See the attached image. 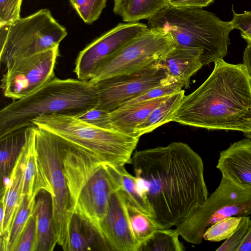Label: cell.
Wrapping results in <instances>:
<instances>
[{
  "label": "cell",
  "mask_w": 251,
  "mask_h": 251,
  "mask_svg": "<svg viewBox=\"0 0 251 251\" xmlns=\"http://www.w3.org/2000/svg\"><path fill=\"white\" fill-rule=\"evenodd\" d=\"M175 46L169 33L149 28L106 57L95 70L89 81L95 84L146 68L156 63Z\"/></svg>",
  "instance_id": "obj_10"
},
{
  "label": "cell",
  "mask_w": 251,
  "mask_h": 251,
  "mask_svg": "<svg viewBox=\"0 0 251 251\" xmlns=\"http://www.w3.org/2000/svg\"><path fill=\"white\" fill-rule=\"evenodd\" d=\"M58 136L74 212L104 237L100 224L109 199L121 188L118 166L100 162Z\"/></svg>",
  "instance_id": "obj_3"
},
{
  "label": "cell",
  "mask_w": 251,
  "mask_h": 251,
  "mask_svg": "<svg viewBox=\"0 0 251 251\" xmlns=\"http://www.w3.org/2000/svg\"><path fill=\"white\" fill-rule=\"evenodd\" d=\"M26 128L0 138L1 193L9 182L11 174L25 143Z\"/></svg>",
  "instance_id": "obj_22"
},
{
  "label": "cell",
  "mask_w": 251,
  "mask_h": 251,
  "mask_svg": "<svg viewBox=\"0 0 251 251\" xmlns=\"http://www.w3.org/2000/svg\"><path fill=\"white\" fill-rule=\"evenodd\" d=\"M237 251H251V223Z\"/></svg>",
  "instance_id": "obj_39"
},
{
  "label": "cell",
  "mask_w": 251,
  "mask_h": 251,
  "mask_svg": "<svg viewBox=\"0 0 251 251\" xmlns=\"http://www.w3.org/2000/svg\"><path fill=\"white\" fill-rule=\"evenodd\" d=\"M169 5V0H114L113 12L127 23L152 18Z\"/></svg>",
  "instance_id": "obj_21"
},
{
  "label": "cell",
  "mask_w": 251,
  "mask_h": 251,
  "mask_svg": "<svg viewBox=\"0 0 251 251\" xmlns=\"http://www.w3.org/2000/svg\"><path fill=\"white\" fill-rule=\"evenodd\" d=\"M23 148L11 174L9 182L1 193L5 195V216L3 229L0 233L1 251L7 250L11 227L25 196V168Z\"/></svg>",
  "instance_id": "obj_17"
},
{
  "label": "cell",
  "mask_w": 251,
  "mask_h": 251,
  "mask_svg": "<svg viewBox=\"0 0 251 251\" xmlns=\"http://www.w3.org/2000/svg\"><path fill=\"white\" fill-rule=\"evenodd\" d=\"M149 27L141 23H119L87 45L78 54L74 70L78 79L89 80L95 70L108 56Z\"/></svg>",
  "instance_id": "obj_13"
},
{
  "label": "cell",
  "mask_w": 251,
  "mask_h": 251,
  "mask_svg": "<svg viewBox=\"0 0 251 251\" xmlns=\"http://www.w3.org/2000/svg\"><path fill=\"white\" fill-rule=\"evenodd\" d=\"M202 55L201 50L175 46L156 64L164 70L171 81L188 89L191 77L203 66Z\"/></svg>",
  "instance_id": "obj_15"
},
{
  "label": "cell",
  "mask_w": 251,
  "mask_h": 251,
  "mask_svg": "<svg viewBox=\"0 0 251 251\" xmlns=\"http://www.w3.org/2000/svg\"><path fill=\"white\" fill-rule=\"evenodd\" d=\"M98 104L96 84L79 79L53 77L27 96L0 111V138L34 126L42 116L61 114L76 116Z\"/></svg>",
  "instance_id": "obj_4"
},
{
  "label": "cell",
  "mask_w": 251,
  "mask_h": 251,
  "mask_svg": "<svg viewBox=\"0 0 251 251\" xmlns=\"http://www.w3.org/2000/svg\"><path fill=\"white\" fill-rule=\"evenodd\" d=\"M111 251L105 238L91 225L74 214L69 226L68 251Z\"/></svg>",
  "instance_id": "obj_19"
},
{
  "label": "cell",
  "mask_w": 251,
  "mask_h": 251,
  "mask_svg": "<svg viewBox=\"0 0 251 251\" xmlns=\"http://www.w3.org/2000/svg\"><path fill=\"white\" fill-rule=\"evenodd\" d=\"M242 217H230L215 223L205 230L203 239L211 242L226 240L236 229Z\"/></svg>",
  "instance_id": "obj_29"
},
{
  "label": "cell",
  "mask_w": 251,
  "mask_h": 251,
  "mask_svg": "<svg viewBox=\"0 0 251 251\" xmlns=\"http://www.w3.org/2000/svg\"><path fill=\"white\" fill-rule=\"evenodd\" d=\"M250 214L251 186L237 183L222 175L219 186L205 203L176 226V230L186 241L199 244L205 230L215 223L230 217Z\"/></svg>",
  "instance_id": "obj_8"
},
{
  "label": "cell",
  "mask_w": 251,
  "mask_h": 251,
  "mask_svg": "<svg viewBox=\"0 0 251 251\" xmlns=\"http://www.w3.org/2000/svg\"><path fill=\"white\" fill-rule=\"evenodd\" d=\"M183 87V86L178 82L162 84L146 91L138 96L127 101L124 105L170 96L175 93L181 91Z\"/></svg>",
  "instance_id": "obj_31"
},
{
  "label": "cell",
  "mask_w": 251,
  "mask_h": 251,
  "mask_svg": "<svg viewBox=\"0 0 251 251\" xmlns=\"http://www.w3.org/2000/svg\"><path fill=\"white\" fill-rule=\"evenodd\" d=\"M32 123L60 136L95 159L117 166L131 164L132 154L140 138L114 129L93 126L70 115L42 116Z\"/></svg>",
  "instance_id": "obj_6"
},
{
  "label": "cell",
  "mask_w": 251,
  "mask_h": 251,
  "mask_svg": "<svg viewBox=\"0 0 251 251\" xmlns=\"http://www.w3.org/2000/svg\"><path fill=\"white\" fill-rule=\"evenodd\" d=\"M119 170L121 185L120 190L136 207L146 214L155 218V213L148 200L144 182L140 177L129 174L125 166H119Z\"/></svg>",
  "instance_id": "obj_23"
},
{
  "label": "cell",
  "mask_w": 251,
  "mask_h": 251,
  "mask_svg": "<svg viewBox=\"0 0 251 251\" xmlns=\"http://www.w3.org/2000/svg\"><path fill=\"white\" fill-rule=\"evenodd\" d=\"M59 46L16 59L6 67L0 87L3 95L13 100L34 92L55 76Z\"/></svg>",
  "instance_id": "obj_11"
},
{
  "label": "cell",
  "mask_w": 251,
  "mask_h": 251,
  "mask_svg": "<svg viewBox=\"0 0 251 251\" xmlns=\"http://www.w3.org/2000/svg\"><path fill=\"white\" fill-rule=\"evenodd\" d=\"M171 82L164 70L155 63L139 71L113 76L95 83L97 107L111 112L146 91Z\"/></svg>",
  "instance_id": "obj_12"
},
{
  "label": "cell",
  "mask_w": 251,
  "mask_h": 251,
  "mask_svg": "<svg viewBox=\"0 0 251 251\" xmlns=\"http://www.w3.org/2000/svg\"><path fill=\"white\" fill-rule=\"evenodd\" d=\"M215 0H169V5L176 7H206L213 3Z\"/></svg>",
  "instance_id": "obj_37"
},
{
  "label": "cell",
  "mask_w": 251,
  "mask_h": 251,
  "mask_svg": "<svg viewBox=\"0 0 251 251\" xmlns=\"http://www.w3.org/2000/svg\"><path fill=\"white\" fill-rule=\"evenodd\" d=\"M141 178L162 228L177 226L208 197L201 156L181 142L136 151L131 164Z\"/></svg>",
  "instance_id": "obj_1"
},
{
  "label": "cell",
  "mask_w": 251,
  "mask_h": 251,
  "mask_svg": "<svg viewBox=\"0 0 251 251\" xmlns=\"http://www.w3.org/2000/svg\"><path fill=\"white\" fill-rule=\"evenodd\" d=\"M184 93L183 89L175 93L155 108L146 120L138 127L137 136L140 137L161 126L172 122L173 115L185 96Z\"/></svg>",
  "instance_id": "obj_24"
},
{
  "label": "cell",
  "mask_w": 251,
  "mask_h": 251,
  "mask_svg": "<svg viewBox=\"0 0 251 251\" xmlns=\"http://www.w3.org/2000/svg\"><path fill=\"white\" fill-rule=\"evenodd\" d=\"M33 214L36 222V251H52L57 244L54 232L50 195L41 196L36 201Z\"/></svg>",
  "instance_id": "obj_20"
},
{
  "label": "cell",
  "mask_w": 251,
  "mask_h": 251,
  "mask_svg": "<svg viewBox=\"0 0 251 251\" xmlns=\"http://www.w3.org/2000/svg\"><path fill=\"white\" fill-rule=\"evenodd\" d=\"M245 135H246V137H248L251 139V131L249 132L245 133Z\"/></svg>",
  "instance_id": "obj_40"
},
{
  "label": "cell",
  "mask_w": 251,
  "mask_h": 251,
  "mask_svg": "<svg viewBox=\"0 0 251 251\" xmlns=\"http://www.w3.org/2000/svg\"><path fill=\"white\" fill-rule=\"evenodd\" d=\"M148 26L169 33L175 46L201 50L203 66L227 55L229 34L234 29L231 21H222L202 8L169 5L148 20Z\"/></svg>",
  "instance_id": "obj_5"
},
{
  "label": "cell",
  "mask_w": 251,
  "mask_h": 251,
  "mask_svg": "<svg viewBox=\"0 0 251 251\" xmlns=\"http://www.w3.org/2000/svg\"><path fill=\"white\" fill-rule=\"evenodd\" d=\"M23 0H0V25H11L20 19Z\"/></svg>",
  "instance_id": "obj_35"
},
{
  "label": "cell",
  "mask_w": 251,
  "mask_h": 251,
  "mask_svg": "<svg viewBox=\"0 0 251 251\" xmlns=\"http://www.w3.org/2000/svg\"><path fill=\"white\" fill-rule=\"evenodd\" d=\"M36 172L33 195L42 190L51 196L55 238L68 251L69 226L74 214L66 177L59 137L34 125Z\"/></svg>",
  "instance_id": "obj_7"
},
{
  "label": "cell",
  "mask_w": 251,
  "mask_h": 251,
  "mask_svg": "<svg viewBox=\"0 0 251 251\" xmlns=\"http://www.w3.org/2000/svg\"><path fill=\"white\" fill-rule=\"evenodd\" d=\"M36 197L35 195L32 198L24 196L11 227L6 251H15L28 221L33 214Z\"/></svg>",
  "instance_id": "obj_28"
},
{
  "label": "cell",
  "mask_w": 251,
  "mask_h": 251,
  "mask_svg": "<svg viewBox=\"0 0 251 251\" xmlns=\"http://www.w3.org/2000/svg\"><path fill=\"white\" fill-rule=\"evenodd\" d=\"M216 167L222 175L251 186V139L246 137L222 151Z\"/></svg>",
  "instance_id": "obj_16"
},
{
  "label": "cell",
  "mask_w": 251,
  "mask_h": 251,
  "mask_svg": "<svg viewBox=\"0 0 251 251\" xmlns=\"http://www.w3.org/2000/svg\"><path fill=\"white\" fill-rule=\"evenodd\" d=\"M243 64L246 66L251 79V43H247L244 51Z\"/></svg>",
  "instance_id": "obj_38"
},
{
  "label": "cell",
  "mask_w": 251,
  "mask_h": 251,
  "mask_svg": "<svg viewBox=\"0 0 251 251\" xmlns=\"http://www.w3.org/2000/svg\"><path fill=\"white\" fill-rule=\"evenodd\" d=\"M100 228L111 251H138L139 245L132 230L125 198L120 190L110 196Z\"/></svg>",
  "instance_id": "obj_14"
},
{
  "label": "cell",
  "mask_w": 251,
  "mask_h": 251,
  "mask_svg": "<svg viewBox=\"0 0 251 251\" xmlns=\"http://www.w3.org/2000/svg\"><path fill=\"white\" fill-rule=\"evenodd\" d=\"M169 96L124 105L111 111L112 128L127 135L138 137L136 135L138 127L146 120L152 111Z\"/></svg>",
  "instance_id": "obj_18"
},
{
  "label": "cell",
  "mask_w": 251,
  "mask_h": 251,
  "mask_svg": "<svg viewBox=\"0 0 251 251\" xmlns=\"http://www.w3.org/2000/svg\"><path fill=\"white\" fill-rule=\"evenodd\" d=\"M206 80L184 96L172 118L180 124L205 128L251 131V79L243 64L214 62Z\"/></svg>",
  "instance_id": "obj_2"
},
{
  "label": "cell",
  "mask_w": 251,
  "mask_h": 251,
  "mask_svg": "<svg viewBox=\"0 0 251 251\" xmlns=\"http://www.w3.org/2000/svg\"><path fill=\"white\" fill-rule=\"evenodd\" d=\"M107 0H69L78 16L87 24L97 20Z\"/></svg>",
  "instance_id": "obj_30"
},
{
  "label": "cell",
  "mask_w": 251,
  "mask_h": 251,
  "mask_svg": "<svg viewBox=\"0 0 251 251\" xmlns=\"http://www.w3.org/2000/svg\"><path fill=\"white\" fill-rule=\"evenodd\" d=\"M176 229H158L139 246L137 251H183Z\"/></svg>",
  "instance_id": "obj_26"
},
{
  "label": "cell",
  "mask_w": 251,
  "mask_h": 251,
  "mask_svg": "<svg viewBox=\"0 0 251 251\" xmlns=\"http://www.w3.org/2000/svg\"><path fill=\"white\" fill-rule=\"evenodd\" d=\"M23 148L25 168L24 194L32 198L36 172L34 125L26 128L25 141Z\"/></svg>",
  "instance_id": "obj_27"
},
{
  "label": "cell",
  "mask_w": 251,
  "mask_h": 251,
  "mask_svg": "<svg viewBox=\"0 0 251 251\" xmlns=\"http://www.w3.org/2000/svg\"><path fill=\"white\" fill-rule=\"evenodd\" d=\"M110 113L109 111L95 106L75 116L93 126L113 129L111 126Z\"/></svg>",
  "instance_id": "obj_32"
},
{
  "label": "cell",
  "mask_w": 251,
  "mask_h": 251,
  "mask_svg": "<svg viewBox=\"0 0 251 251\" xmlns=\"http://www.w3.org/2000/svg\"><path fill=\"white\" fill-rule=\"evenodd\" d=\"M233 18L231 21L234 28L240 30L242 38L247 43H251V11L236 13L232 8Z\"/></svg>",
  "instance_id": "obj_36"
},
{
  "label": "cell",
  "mask_w": 251,
  "mask_h": 251,
  "mask_svg": "<svg viewBox=\"0 0 251 251\" xmlns=\"http://www.w3.org/2000/svg\"><path fill=\"white\" fill-rule=\"evenodd\" d=\"M123 194H124L123 193ZM124 195L132 230L140 246L155 231L163 228L154 218L143 212L128 201L124 194Z\"/></svg>",
  "instance_id": "obj_25"
},
{
  "label": "cell",
  "mask_w": 251,
  "mask_h": 251,
  "mask_svg": "<svg viewBox=\"0 0 251 251\" xmlns=\"http://www.w3.org/2000/svg\"><path fill=\"white\" fill-rule=\"evenodd\" d=\"M37 247L36 222L33 214L28 221L15 251H36Z\"/></svg>",
  "instance_id": "obj_34"
},
{
  "label": "cell",
  "mask_w": 251,
  "mask_h": 251,
  "mask_svg": "<svg viewBox=\"0 0 251 251\" xmlns=\"http://www.w3.org/2000/svg\"><path fill=\"white\" fill-rule=\"evenodd\" d=\"M251 223V219L250 216L242 217L236 229L216 251H237L244 240Z\"/></svg>",
  "instance_id": "obj_33"
},
{
  "label": "cell",
  "mask_w": 251,
  "mask_h": 251,
  "mask_svg": "<svg viewBox=\"0 0 251 251\" xmlns=\"http://www.w3.org/2000/svg\"><path fill=\"white\" fill-rule=\"evenodd\" d=\"M67 35L50 10L40 9L9 25L5 40L0 43V62L6 67L16 59L53 48Z\"/></svg>",
  "instance_id": "obj_9"
}]
</instances>
